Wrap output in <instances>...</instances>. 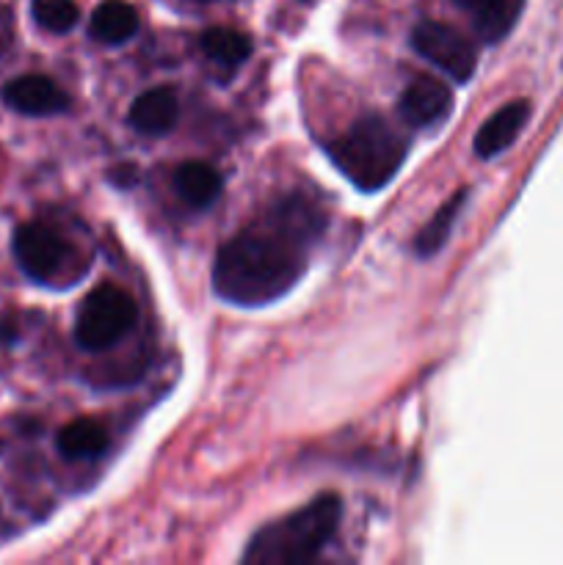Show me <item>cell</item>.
I'll return each instance as SVG.
<instances>
[{
    "instance_id": "obj_1",
    "label": "cell",
    "mask_w": 563,
    "mask_h": 565,
    "mask_svg": "<svg viewBox=\"0 0 563 565\" xmlns=\"http://www.w3.org/2000/svg\"><path fill=\"white\" fill-rule=\"evenodd\" d=\"M323 230L318 210L290 196L219 248L213 287L237 307H263L285 296L307 268V243Z\"/></svg>"
},
{
    "instance_id": "obj_2",
    "label": "cell",
    "mask_w": 563,
    "mask_h": 565,
    "mask_svg": "<svg viewBox=\"0 0 563 565\" xmlns=\"http://www.w3.org/2000/svg\"><path fill=\"white\" fill-rule=\"evenodd\" d=\"M342 502L337 494H323L301 511L259 530L243 552V563L257 565H304L323 552L340 527Z\"/></svg>"
},
{
    "instance_id": "obj_3",
    "label": "cell",
    "mask_w": 563,
    "mask_h": 565,
    "mask_svg": "<svg viewBox=\"0 0 563 565\" xmlns=\"http://www.w3.org/2000/svg\"><path fill=\"white\" fill-rule=\"evenodd\" d=\"M406 152V138L397 136L381 116H362L329 143L331 163L364 193H375L392 182Z\"/></svg>"
},
{
    "instance_id": "obj_4",
    "label": "cell",
    "mask_w": 563,
    "mask_h": 565,
    "mask_svg": "<svg viewBox=\"0 0 563 565\" xmlns=\"http://www.w3.org/2000/svg\"><path fill=\"white\" fill-rule=\"evenodd\" d=\"M138 307L121 287L99 285L83 301L75 323V342L83 351L99 353L116 345L136 326Z\"/></svg>"
},
{
    "instance_id": "obj_5",
    "label": "cell",
    "mask_w": 563,
    "mask_h": 565,
    "mask_svg": "<svg viewBox=\"0 0 563 565\" xmlns=\"http://www.w3.org/2000/svg\"><path fill=\"white\" fill-rule=\"evenodd\" d=\"M412 47L456 83H467L475 75V66H478L475 44L464 33H458L456 28L445 25V22H419L412 31Z\"/></svg>"
},
{
    "instance_id": "obj_6",
    "label": "cell",
    "mask_w": 563,
    "mask_h": 565,
    "mask_svg": "<svg viewBox=\"0 0 563 565\" xmlns=\"http://www.w3.org/2000/svg\"><path fill=\"white\" fill-rule=\"evenodd\" d=\"M66 254H70V246H66L64 237L55 230H50V226L22 224L20 230L14 232V257L31 279H53L61 270V265L66 263Z\"/></svg>"
},
{
    "instance_id": "obj_7",
    "label": "cell",
    "mask_w": 563,
    "mask_h": 565,
    "mask_svg": "<svg viewBox=\"0 0 563 565\" xmlns=\"http://www.w3.org/2000/svg\"><path fill=\"white\" fill-rule=\"evenodd\" d=\"M453 110V92L445 81L434 75H419L403 88L397 99V114L412 127H434L445 121Z\"/></svg>"
},
{
    "instance_id": "obj_8",
    "label": "cell",
    "mask_w": 563,
    "mask_h": 565,
    "mask_svg": "<svg viewBox=\"0 0 563 565\" xmlns=\"http://www.w3.org/2000/svg\"><path fill=\"white\" fill-rule=\"evenodd\" d=\"M11 110L25 116H55L70 108V97L47 75H20L9 81L0 92Z\"/></svg>"
},
{
    "instance_id": "obj_9",
    "label": "cell",
    "mask_w": 563,
    "mask_h": 565,
    "mask_svg": "<svg viewBox=\"0 0 563 565\" xmlns=\"http://www.w3.org/2000/svg\"><path fill=\"white\" fill-rule=\"evenodd\" d=\"M528 119V99H513V103H508L506 108H500L495 116H489L486 125L478 130V136H475V154H478V158H495V154L506 152V149L517 141L519 132L524 130Z\"/></svg>"
},
{
    "instance_id": "obj_10",
    "label": "cell",
    "mask_w": 563,
    "mask_h": 565,
    "mask_svg": "<svg viewBox=\"0 0 563 565\" xmlns=\"http://www.w3.org/2000/svg\"><path fill=\"white\" fill-rule=\"evenodd\" d=\"M456 6L469 17L475 33L486 44H495L517 25L524 0H456Z\"/></svg>"
},
{
    "instance_id": "obj_11",
    "label": "cell",
    "mask_w": 563,
    "mask_h": 565,
    "mask_svg": "<svg viewBox=\"0 0 563 565\" xmlns=\"http://www.w3.org/2000/svg\"><path fill=\"white\" fill-rule=\"evenodd\" d=\"M177 114H180L177 94L171 88L158 86L136 97L130 108V125L141 136H163L177 125Z\"/></svg>"
},
{
    "instance_id": "obj_12",
    "label": "cell",
    "mask_w": 563,
    "mask_h": 565,
    "mask_svg": "<svg viewBox=\"0 0 563 565\" xmlns=\"http://www.w3.org/2000/svg\"><path fill=\"white\" fill-rule=\"evenodd\" d=\"M174 188L182 202L204 210L221 196V174L202 160H188L174 171Z\"/></svg>"
},
{
    "instance_id": "obj_13",
    "label": "cell",
    "mask_w": 563,
    "mask_h": 565,
    "mask_svg": "<svg viewBox=\"0 0 563 565\" xmlns=\"http://www.w3.org/2000/svg\"><path fill=\"white\" fill-rule=\"evenodd\" d=\"M136 31L138 14L125 0H105V3H99L94 9L92 22H88L92 39L103 44H125L127 39L136 36Z\"/></svg>"
},
{
    "instance_id": "obj_14",
    "label": "cell",
    "mask_w": 563,
    "mask_h": 565,
    "mask_svg": "<svg viewBox=\"0 0 563 565\" xmlns=\"http://www.w3.org/2000/svg\"><path fill=\"white\" fill-rule=\"evenodd\" d=\"M59 452L70 461H81V458H97L103 456L108 447V430L97 423V419H72L70 425L59 430Z\"/></svg>"
},
{
    "instance_id": "obj_15",
    "label": "cell",
    "mask_w": 563,
    "mask_h": 565,
    "mask_svg": "<svg viewBox=\"0 0 563 565\" xmlns=\"http://www.w3.org/2000/svg\"><path fill=\"white\" fill-rule=\"evenodd\" d=\"M464 202H467V188H461L458 193H453L439 210H436L434 218L423 226V232L417 235V254L419 257H431V254L439 252L445 246V241L450 237L453 224H456L458 213H461Z\"/></svg>"
},
{
    "instance_id": "obj_16",
    "label": "cell",
    "mask_w": 563,
    "mask_h": 565,
    "mask_svg": "<svg viewBox=\"0 0 563 565\" xmlns=\"http://www.w3.org/2000/svg\"><path fill=\"white\" fill-rule=\"evenodd\" d=\"M202 50L215 64L241 66L252 55V39L235 28H210L202 36Z\"/></svg>"
},
{
    "instance_id": "obj_17",
    "label": "cell",
    "mask_w": 563,
    "mask_h": 565,
    "mask_svg": "<svg viewBox=\"0 0 563 565\" xmlns=\"http://www.w3.org/2000/svg\"><path fill=\"white\" fill-rule=\"evenodd\" d=\"M31 14L50 33L72 31L81 20L75 0H31Z\"/></svg>"
},
{
    "instance_id": "obj_18",
    "label": "cell",
    "mask_w": 563,
    "mask_h": 565,
    "mask_svg": "<svg viewBox=\"0 0 563 565\" xmlns=\"http://www.w3.org/2000/svg\"><path fill=\"white\" fill-rule=\"evenodd\" d=\"M202 3H208V0H202Z\"/></svg>"
}]
</instances>
